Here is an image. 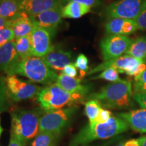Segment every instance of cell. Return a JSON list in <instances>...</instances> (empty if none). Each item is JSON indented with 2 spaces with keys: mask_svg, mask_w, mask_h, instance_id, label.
<instances>
[{
  "mask_svg": "<svg viewBox=\"0 0 146 146\" xmlns=\"http://www.w3.org/2000/svg\"><path fill=\"white\" fill-rule=\"evenodd\" d=\"M129 125L119 116H112L105 123H89L78 132L70 142V146L87 145L99 139H108L128 131Z\"/></svg>",
  "mask_w": 146,
  "mask_h": 146,
  "instance_id": "cell-1",
  "label": "cell"
},
{
  "mask_svg": "<svg viewBox=\"0 0 146 146\" xmlns=\"http://www.w3.org/2000/svg\"><path fill=\"white\" fill-rule=\"evenodd\" d=\"M107 108L125 110L133 106V91L131 82L122 80L106 85L98 93L89 96Z\"/></svg>",
  "mask_w": 146,
  "mask_h": 146,
  "instance_id": "cell-2",
  "label": "cell"
},
{
  "mask_svg": "<svg viewBox=\"0 0 146 146\" xmlns=\"http://www.w3.org/2000/svg\"><path fill=\"white\" fill-rule=\"evenodd\" d=\"M8 76H25L31 81L45 85L56 83L58 75L46 64L42 58L31 56L20 59L6 73Z\"/></svg>",
  "mask_w": 146,
  "mask_h": 146,
  "instance_id": "cell-3",
  "label": "cell"
},
{
  "mask_svg": "<svg viewBox=\"0 0 146 146\" xmlns=\"http://www.w3.org/2000/svg\"><path fill=\"white\" fill-rule=\"evenodd\" d=\"M85 96L67 92L56 83L49 85L41 89L37 95V101L45 112L62 109L66 106H76L83 102Z\"/></svg>",
  "mask_w": 146,
  "mask_h": 146,
  "instance_id": "cell-4",
  "label": "cell"
},
{
  "mask_svg": "<svg viewBox=\"0 0 146 146\" xmlns=\"http://www.w3.org/2000/svg\"><path fill=\"white\" fill-rule=\"evenodd\" d=\"M41 113L36 109H18L11 113V131L27 144L39 133Z\"/></svg>",
  "mask_w": 146,
  "mask_h": 146,
  "instance_id": "cell-5",
  "label": "cell"
},
{
  "mask_svg": "<svg viewBox=\"0 0 146 146\" xmlns=\"http://www.w3.org/2000/svg\"><path fill=\"white\" fill-rule=\"evenodd\" d=\"M77 110V106H71L45 112L40 118L39 132L62 133L70 123Z\"/></svg>",
  "mask_w": 146,
  "mask_h": 146,
  "instance_id": "cell-6",
  "label": "cell"
},
{
  "mask_svg": "<svg viewBox=\"0 0 146 146\" xmlns=\"http://www.w3.org/2000/svg\"><path fill=\"white\" fill-rule=\"evenodd\" d=\"M5 84L8 98L15 102L37 96L42 89L31 82L23 81L16 75L8 76L5 78Z\"/></svg>",
  "mask_w": 146,
  "mask_h": 146,
  "instance_id": "cell-7",
  "label": "cell"
},
{
  "mask_svg": "<svg viewBox=\"0 0 146 146\" xmlns=\"http://www.w3.org/2000/svg\"><path fill=\"white\" fill-rule=\"evenodd\" d=\"M144 60H139L129 55H124L119 58L108 61H105L89 71L87 75L96 74L108 68H114L121 74H126L131 76H137V69L140 64Z\"/></svg>",
  "mask_w": 146,
  "mask_h": 146,
  "instance_id": "cell-8",
  "label": "cell"
},
{
  "mask_svg": "<svg viewBox=\"0 0 146 146\" xmlns=\"http://www.w3.org/2000/svg\"><path fill=\"white\" fill-rule=\"evenodd\" d=\"M144 0H117L108 5L104 15L108 18L135 20L141 10Z\"/></svg>",
  "mask_w": 146,
  "mask_h": 146,
  "instance_id": "cell-9",
  "label": "cell"
},
{
  "mask_svg": "<svg viewBox=\"0 0 146 146\" xmlns=\"http://www.w3.org/2000/svg\"><path fill=\"white\" fill-rule=\"evenodd\" d=\"M132 41L133 40L127 36L110 35L104 36L100 43L104 61H108L123 56Z\"/></svg>",
  "mask_w": 146,
  "mask_h": 146,
  "instance_id": "cell-10",
  "label": "cell"
},
{
  "mask_svg": "<svg viewBox=\"0 0 146 146\" xmlns=\"http://www.w3.org/2000/svg\"><path fill=\"white\" fill-rule=\"evenodd\" d=\"M62 4L36 16H29L34 25L45 29L54 36L62 18Z\"/></svg>",
  "mask_w": 146,
  "mask_h": 146,
  "instance_id": "cell-11",
  "label": "cell"
},
{
  "mask_svg": "<svg viewBox=\"0 0 146 146\" xmlns=\"http://www.w3.org/2000/svg\"><path fill=\"white\" fill-rule=\"evenodd\" d=\"M30 36L33 56L43 58L54 47L51 41V34L41 27L34 25Z\"/></svg>",
  "mask_w": 146,
  "mask_h": 146,
  "instance_id": "cell-12",
  "label": "cell"
},
{
  "mask_svg": "<svg viewBox=\"0 0 146 146\" xmlns=\"http://www.w3.org/2000/svg\"><path fill=\"white\" fill-rule=\"evenodd\" d=\"M138 31L135 21L122 18H110L105 24V31L108 35L128 36Z\"/></svg>",
  "mask_w": 146,
  "mask_h": 146,
  "instance_id": "cell-13",
  "label": "cell"
},
{
  "mask_svg": "<svg viewBox=\"0 0 146 146\" xmlns=\"http://www.w3.org/2000/svg\"><path fill=\"white\" fill-rule=\"evenodd\" d=\"M18 3L22 12L36 16L62 4V0H18Z\"/></svg>",
  "mask_w": 146,
  "mask_h": 146,
  "instance_id": "cell-14",
  "label": "cell"
},
{
  "mask_svg": "<svg viewBox=\"0 0 146 146\" xmlns=\"http://www.w3.org/2000/svg\"><path fill=\"white\" fill-rule=\"evenodd\" d=\"M72 58V54L70 51L54 46L52 50L42 58L51 69L62 71L66 66L71 63Z\"/></svg>",
  "mask_w": 146,
  "mask_h": 146,
  "instance_id": "cell-15",
  "label": "cell"
},
{
  "mask_svg": "<svg viewBox=\"0 0 146 146\" xmlns=\"http://www.w3.org/2000/svg\"><path fill=\"white\" fill-rule=\"evenodd\" d=\"M123 119L129 127L135 132L140 133H146V109H137L122 112L117 114Z\"/></svg>",
  "mask_w": 146,
  "mask_h": 146,
  "instance_id": "cell-16",
  "label": "cell"
},
{
  "mask_svg": "<svg viewBox=\"0 0 146 146\" xmlns=\"http://www.w3.org/2000/svg\"><path fill=\"white\" fill-rule=\"evenodd\" d=\"M82 79L79 78L70 76L60 74L58 75L56 83L60 87L70 94H78L85 96L90 91V87L83 85Z\"/></svg>",
  "mask_w": 146,
  "mask_h": 146,
  "instance_id": "cell-17",
  "label": "cell"
},
{
  "mask_svg": "<svg viewBox=\"0 0 146 146\" xmlns=\"http://www.w3.org/2000/svg\"><path fill=\"white\" fill-rule=\"evenodd\" d=\"M19 60L15 48V39L0 47V71L7 73Z\"/></svg>",
  "mask_w": 146,
  "mask_h": 146,
  "instance_id": "cell-18",
  "label": "cell"
},
{
  "mask_svg": "<svg viewBox=\"0 0 146 146\" xmlns=\"http://www.w3.org/2000/svg\"><path fill=\"white\" fill-rule=\"evenodd\" d=\"M33 23L30 16L25 12H23L18 17L12 21V28L13 30L15 39L29 36L31 34Z\"/></svg>",
  "mask_w": 146,
  "mask_h": 146,
  "instance_id": "cell-19",
  "label": "cell"
},
{
  "mask_svg": "<svg viewBox=\"0 0 146 146\" xmlns=\"http://www.w3.org/2000/svg\"><path fill=\"white\" fill-rule=\"evenodd\" d=\"M18 0H1L0 16L10 21H13L21 15Z\"/></svg>",
  "mask_w": 146,
  "mask_h": 146,
  "instance_id": "cell-20",
  "label": "cell"
},
{
  "mask_svg": "<svg viewBox=\"0 0 146 146\" xmlns=\"http://www.w3.org/2000/svg\"><path fill=\"white\" fill-rule=\"evenodd\" d=\"M90 7L77 2H69L62 8V17L68 18H79L89 13Z\"/></svg>",
  "mask_w": 146,
  "mask_h": 146,
  "instance_id": "cell-21",
  "label": "cell"
},
{
  "mask_svg": "<svg viewBox=\"0 0 146 146\" xmlns=\"http://www.w3.org/2000/svg\"><path fill=\"white\" fill-rule=\"evenodd\" d=\"M61 135L62 133L41 131L35 136L31 146H56Z\"/></svg>",
  "mask_w": 146,
  "mask_h": 146,
  "instance_id": "cell-22",
  "label": "cell"
},
{
  "mask_svg": "<svg viewBox=\"0 0 146 146\" xmlns=\"http://www.w3.org/2000/svg\"><path fill=\"white\" fill-rule=\"evenodd\" d=\"M126 54L137 59L145 60L146 58V35L133 40Z\"/></svg>",
  "mask_w": 146,
  "mask_h": 146,
  "instance_id": "cell-23",
  "label": "cell"
},
{
  "mask_svg": "<svg viewBox=\"0 0 146 146\" xmlns=\"http://www.w3.org/2000/svg\"><path fill=\"white\" fill-rule=\"evenodd\" d=\"M30 35L15 39V48L20 59L33 56Z\"/></svg>",
  "mask_w": 146,
  "mask_h": 146,
  "instance_id": "cell-24",
  "label": "cell"
},
{
  "mask_svg": "<svg viewBox=\"0 0 146 146\" xmlns=\"http://www.w3.org/2000/svg\"><path fill=\"white\" fill-rule=\"evenodd\" d=\"M85 112L88 118L89 123H94L102 108V105L97 100L91 99L85 103Z\"/></svg>",
  "mask_w": 146,
  "mask_h": 146,
  "instance_id": "cell-25",
  "label": "cell"
},
{
  "mask_svg": "<svg viewBox=\"0 0 146 146\" xmlns=\"http://www.w3.org/2000/svg\"><path fill=\"white\" fill-rule=\"evenodd\" d=\"M92 79H104L112 83H117L123 80L119 76V72L115 69L111 68L103 70V72L98 75L93 77Z\"/></svg>",
  "mask_w": 146,
  "mask_h": 146,
  "instance_id": "cell-26",
  "label": "cell"
},
{
  "mask_svg": "<svg viewBox=\"0 0 146 146\" xmlns=\"http://www.w3.org/2000/svg\"><path fill=\"white\" fill-rule=\"evenodd\" d=\"M146 94V70L135 77L133 94Z\"/></svg>",
  "mask_w": 146,
  "mask_h": 146,
  "instance_id": "cell-27",
  "label": "cell"
},
{
  "mask_svg": "<svg viewBox=\"0 0 146 146\" xmlns=\"http://www.w3.org/2000/svg\"><path fill=\"white\" fill-rule=\"evenodd\" d=\"M75 64L76 67L80 70V77L79 78L82 79L83 77H85L86 75V72L87 70H89V60L87 58L85 55L83 54H79L76 58L75 60Z\"/></svg>",
  "mask_w": 146,
  "mask_h": 146,
  "instance_id": "cell-28",
  "label": "cell"
},
{
  "mask_svg": "<svg viewBox=\"0 0 146 146\" xmlns=\"http://www.w3.org/2000/svg\"><path fill=\"white\" fill-rule=\"evenodd\" d=\"M135 21L137 24L138 30H146V0H144L141 10Z\"/></svg>",
  "mask_w": 146,
  "mask_h": 146,
  "instance_id": "cell-29",
  "label": "cell"
},
{
  "mask_svg": "<svg viewBox=\"0 0 146 146\" xmlns=\"http://www.w3.org/2000/svg\"><path fill=\"white\" fill-rule=\"evenodd\" d=\"M15 39L12 28H8L0 30V47L4 45L8 42Z\"/></svg>",
  "mask_w": 146,
  "mask_h": 146,
  "instance_id": "cell-30",
  "label": "cell"
},
{
  "mask_svg": "<svg viewBox=\"0 0 146 146\" xmlns=\"http://www.w3.org/2000/svg\"><path fill=\"white\" fill-rule=\"evenodd\" d=\"M112 117V112L108 110L101 108L100 110L99 114H98V116L94 120V123L95 124H100V123H105L108 121L110 118Z\"/></svg>",
  "mask_w": 146,
  "mask_h": 146,
  "instance_id": "cell-31",
  "label": "cell"
},
{
  "mask_svg": "<svg viewBox=\"0 0 146 146\" xmlns=\"http://www.w3.org/2000/svg\"><path fill=\"white\" fill-rule=\"evenodd\" d=\"M69 2H77L92 8V7H97L101 4V0H62V5H66Z\"/></svg>",
  "mask_w": 146,
  "mask_h": 146,
  "instance_id": "cell-32",
  "label": "cell"
},
{
  "mask_svg": "<svg viewBox=\"0 0 146 146\" xmlns=\"http://www.w3.org/2000/svg\"><path fill=\"white\" fill-rule=\"evenodd\" d=\"M61 74L70 76V77H76L77 76V68L74 64L70 63L66 66L63 68Z\"/></svg>",
  "mask_w": 146,
  "mask_h": 146,
  "instance_id": "cell-33",
  "label": "cell"
},
{
  "mask_svg": "<svg viewBox=\"0 0 146 146\" xmlns=\"http://www.w3.org/2000/svg\"><path fill=\"white\" fill-rule=\"evenodd\" d=\"M8 96L5 84V78H0V103H7Z\"/></svg>",
  "mask_w": 146,
  "mask_h": 146,
  "instance_id": "cell-34",
  "label": "cell"
},
{
  "mask_svg": "<svg viewBox=\"0 0 146 146\" xmlns=\"http://www.w3.org/2000/svg\"><path fill=\"white\" fill-rule=\"evenodd\" d=\"M133 100L141 108L146 109V94H133Z\"/></svg>",
  "mask_w": 146,
  "mask_h": 146,
  "instance_id": "cell-35",
  "label": "cell"
},
{
  "mask_svg": "<svg viewBox=\"0 0 146 146\" xmlns=\"http://www.w3.org/2000/svg\"><path fill=\"white\" fill-rule=\"evenodd\" d=\"M8 146H27L26 144L22 142L16 137L15 135L13 133L10 132V143Z\"/></svg>",
  "mask_w": 146,
  "mask_h": 146,
  "instance_id": "cell-36",
  "label": "cell"
},
{
  "mask_svg": "<svg viewBox=\"0 0 146 146\" xmlns=\"http://www.w3.org/2000/svg\"><path fill=\"white\" fill-rule=\"evenodd\" d=\"M12 27V21H8L4 18L0 16V30L1 29L11 28Z\"/></svg>",
  "mask_w": 146,
  "mask_h": 146,
  "instance_id": "cell-37",
  "label": "cell"
},
{
  "mask_svg": "<svg viewBox=\"0 0 146 146\" xmlns=\"http://www.w3.org/2000/svg\"><path fill=\"white\" fill-rule=\"evenodd\" d=\"M124 146H140L139 139H132L124 142Z\"/></svg>",
  "mask_w": 146,
  "mask_h": 146,
  "instance_id": "cell-38",
  "label": "cell"
},
{
  "mask_svg": "<svg viewBox=\"0 0 146 146\" xmlns=\"http://www.w3.org/2000/svg\"><path fill=\"white\" fill-rule=\"evenodd\" d=\"M8 108V105L7 103H0V113L6 111Z\"/></svg>",
  "mask_w": 146,
  "mask_h": 146,
  "instance_id": "cell-39",
  "label": "cell"
},
{
  "mask_svg": "<svg viewBox=\"0 0 146 146\" xmlns=\"http://www.w3.org/2000/svg\"><path fill=\"white\" fill-rule=\"evenodd\" d=\"M140 141V146H146V135L139 137Z\"/></svg>",
  "mask_w": 146,
  "mask_h": 146,
  "instance_id": "cell-40",
  "label": "cell"
},
{
  "mask_svg": "<svg viewBox=\"0 0 146 146\" xmlns=\"http://www.w3.org/2000/svg\"><path fill=\"white\" fill-rule=\"evenodd\" d=\"M2 132H3V129L2 127H1V121H0V136H1V134Z\"/></svg>",
  "mask_w": 146,
  "mask_h": 146,
  "instance_id": "cell-41",
  "label": "cell"
},
{
  "mask_svg": "<svg viewBox=\"0 0 146 146\" xmlns=\"http://www.w3.org/2000/svg\"><path fill=\"white\" fill-rule=\"evenodd\" d=\"M115 146H124V142H120V143L117 144V145Z\"/></svg>",
  "mask_w": 146,
  "mask_h": 146,
  "instance_id": "cell-42",
  "label": "cell"
},
{
  "mask_svg": "<svg viewBox=\"0 0 146 146\" xmlns=\"http://www.w3.org/2000/svg\"><path fill=\"white\" fill-rule=\"evenodd\" d=\"M145 62H146V58H145Z\"/></svg>",
  "mask_w": 146,
  "mask_h": 146,
  "instance_id": "cell-43",
  "label": "cell"
},
{
  "mask_svg": "<svg viewBox=\"0 0 146 146\" xmlns=\"http://www.w3.org/2000/svg\"><path fill=\"white\" fill-rule=\"evenodd\" d=\"M82 146H87V145H82Z\"/></svg>",
  "mask_w": 146,
  "mask_h": 146,
  "instance_id": "cell-44",
  "label": "cell"
},
{
  "mask_svg": "<svg viewBox=\"0 0 146 146\" xmlns=\"http://www.w3.org/2000/svg\"><path fill=\"white\" fill-rule=\"evenodd\" d=\"M0 3H1V0H0Z\"/></svg>",
  "mask_w": 146,
  "mask_h": 146,
  "instance_id": "cell-45",
  "label": "cell"
}]
</instances>
